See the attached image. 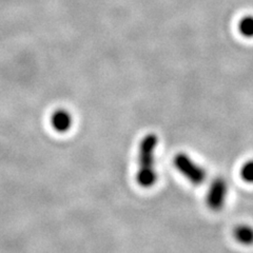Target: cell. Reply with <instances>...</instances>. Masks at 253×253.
Here are the masks:
<instances>
[{
	"label": "cell",
	"instance_id": "obj_3",
	"mask_svg": "<svg viewBox=\"0 0 253 253\" xmlns=\"http://www.w3.org/2000/svg\"><path fill=\"white\" fill-rule=\"evenodd\" d=\"M227 181L223 177H217L215 179H213L208 188L207 197H206V202H207L208 207L212 211H219L224 207L227 199Z\"/></svg>",
	"mask_w": 253,
	"mask_h": 253
},
{
	"label": "cell",
	"instance_id": "obj_1",
	"mask_svg": "<svg viewBox=\"0 0 253 253\" xmlns=\"http://www.w3.org/2000/svg\"><path fill=\"white\" fill-rule=\"evenodd\" d=\"M158 144L154 133H149L141 139L138 149V168L136 180L142 188H151L157 180L155 152Z\"/></svg>",
	"mask_w": 253,
	"mask_h": 253
},
{
	"label": "cell",
	"instance_id": "obj_7",
	"mask_svg": "<svg viewBox=\"0 0 253 253\" xmlns=\"http://www.w3.org/2000/svg\"><path fill=\"white\" fill-rule=\"evenodd\" d=\"M241 177L248 184H253V160L243 165L241 169Z\"/></svg>",
	"mask_w": 253,
	"mask_h": 253
},
{
	"label": "cell",
	"instance_id": "obj_4",
	"mask_svg": "<svg viewBox=\"0 0 253 253\" xmlns=\"http://www.w3.org/2000/svg\"><path fill=\"white\" fill-rule=\"evenodd\" d=\"M51 124L55 131H57L58 133H66L72 128L73 117L69 111L65 109H58L53 113Z\"/></svg>",
	"mask_w": 253,
	"mask_h": 253
},
{
	"label": "cell",
	"instance_id": "obj_2",
	"mask_svg": "<svg viewBox=\"0 0 253 253\" xmlns=\"http://www.w3.org/2000/svg\"><path fill=\"white\" fill-rule=\"evenodd\" d=\"M176 170L193 185H201L206 180V170L185 153H178L173 160Z\"/></svg>",
	"mask_w": 253,
	"mask_h": 253
},
{
	"label": "cell",
	"instance_id": "obj_6",
	"mask_svg": "<svg viewBox=\"0 0 253 253\" xmlns=\"http://www.w3.org/2000/svg\"><path fill=\"white\" fill-rule=\"evenodd\" d=\"M239 31L244 37L253 38V16H244L239 22Z\"/></svg>",
	"mask_w": 253,
	"mask_h": 253
},
{
	"label": "cell",
	"instance_id": "obj_5",
	"mask_svg": "<svg viewBox=\"0 0 253 253\" xmlns=\"http://www.w3.org/2000/svg\"><path fill=\"white\" fill-rule=\"evenodd\" d=\"M234 239L245 246L253 244V227L249 225H239L233 231Z\"/></svg>",
	"mask_w": 253,
	"mask_h": 253
}]
</instances>
